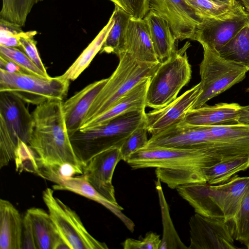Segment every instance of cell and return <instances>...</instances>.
Wrapping results in <instances>:
<instances>
[{"instance_id":"1","label":"cell","mask_w":249,"mask_h":249,"mask_svg":"<svg viewBox=\"0 0 249 249\" xmlns=\"http://www.w3.org/2000/svg\"><path fill=\"white\" fill-rule=\"evenodd\" d=\"M62 103L61 101L45 102L36 106L32 114L34 125L28 145L36 157L39 172L65 163L84 170V166L71 145Z\"/></svg>"},{"instance_id":"2","label":"cell","mask_w":249,"mask_h":249,"mask_svg":"<svg viewBox=\"0 0 249 249\" xmlns=\"http://www.w3.org/2000/svg\"><path fill=\"white\" fill-rule=\"evenodd\" d=\"M126 163L132 169L155 168L157 178L171 189L206 183L203 169L210 166L201 149L144 147L133 153Z\"/></svg>"},{"instance_id":"3","label":"cell","mask_w":249,"mask_h":249,"mask_svg":"<svg viewBox=\"0 0 249 249\" xmlns=\"http://www.w3.org/2000/svg\"><path fill=\"white\" fill-rule=\"evenodd\" d=\"M249 186V176L235 175L226 183L211 185L197 183L182 185L176 189L179 195L204 216L223 218L231 222Z\"/></svg>"},{"instance_id":"4","label":"cell","mask_w":249,"mask_h":249,"mask_svg":"<svg viewBox=\"0 0 249 249\" xmlns=\"http://www.w3.org/2000/svg\"><path fill=\"white\" fill-rule=\"evenodd\" d=\"M145 113V110L128 112L105 124L69 134L79 161L85 167L98 154L112 148H120L130 134L143 122Z\"/></svg>"},{"instance_id":"5","label":"cell","mask_w":249,"mask_h":249,"mask_svg":"<svg viewBox=\"0 0 249 249\" xmlns=\"http://www.w3.org/2000/svg\"><path fill=\"white\" fill-rule=\"evenodd\" d=\"M118 57V66L91 104L82 125L110 108L142 78L152 77L161 63L139 62L126 53Z\"/></svg>"},{"instance_id":"6","label":"cell","mask_w":249,"mask_h":249,"mask_svg":"<svg viewBox=\"0 0 249 249\" xmlns=\"http://www.w3.org/2000/svg\"><path fill=\"white\" fill-rule=\"evenodd\" d=\"M191 44L187 41L168 58L161 62L150 78L146 95V106L154 109L162 108L177 98L190 81L191 66L187 50Z\"/></svg>"},{"instance_id":"7","label":"cell","mask_w":249,"mask_h":249,"mask_svg":"<svg viewBox=\"0 0 249 249\" xmlns=\"http://www.w3.org/2000/svg\"><path fill=\"white\" fill-rule=\"evenodd\" d=\"M70 82L61 75L44 77L0 68V92L11 93L25 103L36 106L50 101H62Z\"/></svg>"},{"instance_id":"8","label":"cell","mask_w":249,"mask_h":249,"mask_svg":"<svg viewBox=\"0 0 249 249\" xmlns=\"http://www.w3.org/2000/svg\"><path fill=\"white\" fill-rule=\"evenodd\" d=\"M23 101L15 95L0 92V151L15 157L20 141L28 144L33 129L32 114Z\"/></svg>"},{"instance_id":"9","label":"cell","mask_w":249,"mask_h":249,"mask_svg":"<svg viewBox=\"0 0 249 249\" xmlns=\"http://www.w3.org/2000/svg\"><path fill=\"white\" fill-rule=\"evenodd\" d=\"M203 48V58L199 66L202 92L192 109L201 107L209 100L242 81L248 71L242 65Z\"/></svg>"},{"instance_id":"10","label":"cell","mask_w":249,"mask_h":249,"mask_svg":"<svg viewBox=\"0 0 249 249\" xmlns=\"http://www.w3.org/2000/svg\"><path fill=\"white\" fill-rule=\"evenodd\" d=\"M47 188L42 198L49 213L62 239L70 249H107L105 243L93 237L87 230L80 217L71 208Z\"/></svg>"},{"instance_id":"11","label":"cell","mask_w":249,"mask_h":249,"mask_svg":"<svg viewBox=\"0 0 249 249\" xmlns=\"http://www.w3.org/2000/svg\"><path fill=\"white\" fill-rule=\"evenodd\" d=\"M249 23V13L236 0L231 8L221 16L204 18L197 26L191 39L203 48L218 53L244 26Z\"/></svg>"},{"instance_id":"12","label":"cell","mask_w":249,"mask_h":249,"mask_svg":"<svg viewBox=\"0 0 249 249\" xmlns=\"http://www.w3.org/2000/svg\"><path fill=\"white\" fill-rule=\"evenodd\" d=\"M190 249H235L231 226L225 219L196 213L189 221Z\"/></svg>"},{"instance_id":"13","label":"cell","mask_w":249,"mask_h":249,"mask_svg":"<svg viewBox=\"0 0 249 249\" xmlns=\"http://www.w3.org/2000/svg\"><path fill=\"white\" fill-rule=\"evenodd\" d=\"M149 10L168 22L177 40L191 39L203 20L185 0H149Z\"/></svg>"},{"instance_id":"14","label":"cell","mask_w":249,"mask_h":249,"mask_svg":"<svg viewBox=\"0 0 249 249\" xmlns=\"http://www.w3.org/2000/svg\"><path fill=\"white\" fill-rule=\"evenodd\" d=\"M201 92L199 83L165 107L146 113L143 123L147 132L155 135L182 121Z\"/></svg>"},{"instance_id":"15","label":"cell","mask_w":249,"mask_h":249,"mask_svg":"<svg viewBox=\"0 0 249 249\" xmlns=\"http://www.w3.org/2000/svg\"><path fill=\"white\" fill-rule=\"evenodd\" d=\"M121 160L120 148L109 149L92 158L86 165L83 174L100 195L115 204H119L112 180L115 168Z\"/></svg>"},{"instance_id":"16","label":"cell","mask_w":249,"mask_h":249,"mask_svg":"<svg viewBox=\"0 0 249 249\" xmlns=\"http://www.w3.org/2000/svg\"><path fill=\"white\" fill-rule=\"evenodd\" d=\"M151 77L142 78L105 112L83 124L79 130H85L105 124L124 113L145 110L146 95Z\"/></svg>"},{"instance_id":"17","label":"cell","mask_w":249,"mask_h":249,"mask_svg":"<svg viewBox=\"0 0 249 249\" xmlns=\"http://www.w3.org/2000/svg\"><path fill=\"white\" fill-rule=\"evenodd\" d=\"M108 80L103 79L93 82L62 103L69 134L79 130L91 104Z\"/></svg>"},{"instance_id":"18","label":"cell","mask_w":249,"mask_h":249,"mask_svg":"<svg viewBox=\"0 0 249 249\" xmlns=\"http://www.w3.org/2000/svg\"><path fill=\"white\" fill-rule=\"evenodd\" d=\"M241 106L237 103H219L190 110L182 120L186 124L198 126H219L238 124Z\"/></svg>"},{"instance_id":"19","label":"cell","mask_w":249,"mask_h":249,"mask_svg":"<svg viewBox=\"0 0 249 249\" xmlns=\"http://www.w3.org/2000/svg\"><path fill=\"white\" fill-rule=\"evenodd\" d=\"M123 53H128L139 62L152 64L160 62L155 52L148 26L144 18H132L130 19Z\"/></svg>"},{"instance_id":"20","label":"cell","mask_w":249,"mask_h":249,"mask_svg":"<svg viewBox=\"0 0 249 249\" xmlns=\"http://www.w3.org/2000/svg\"><path fill=\"white\" fill-rule=\"evenodd\" d=\"M36 249H70L60 237L50 214L36 207L28 209Z\"/></svg>"},{"instance_id":"21","label":"cell","mask_w":249,"mask_h":249,"mask_svg":"<svg viewBox=\"0 0 249 249\" xmlns=\"http://www.w3.org/2000/svg\"><path fill=\"white\" fill-rule=\"evenodd\" d=\"M53 188L69 191L102 204L118 217L130 231H134L135 224L123 213L124 208L119 204L111 203L100 195L90 185L83 174L64 179L53 185Z\"/></svg>"},{"instance_id":"22","label":"cell","mask_w":249,"mask_h":249,"mask_svg":"<svg viewBox=\"0 0 249 249\" xmlns=\"http://www.w3.org/2000/svg\"><path fill=\"white\" fill-rule=\"evenodd\" d=\"M143 18L148 26L156 54L162 62L177 50V39L168 22L155 12L149 10Z\"/></svg>"},{"instance_id":"23","label":"cell","mask_w":249,"mask_h":249,"mask_svg":"<svg viewBox=\"0 0 249 249\" xmlns=\"http://www.w3.org/2000/svg\"><path fill=\"white\" fill-rule=\"evenodd\" d=\"M23 219L8 200H0V249H21Z\"/></svg>"},{"instance_id":"24","label":"cell","mask_w":249,"mask_h":249,"mask_svg":"<svg viewBox=\"0 0 249 249\" xmlns=\"http://www.w3.org/2000/svg\"><path fill=\"white\" fill-rule=\"evenodd\" d=\"M249 168V155L231 158L203 169L206 183L211 185L223 184L237 173Z\"/></svg>"},{"instance_id":"25","label":"cell","mask_w":249,"mask_h":249,"mask_svg":"<svg viewBox=\"0 0 249 249\" xmlns=\"http://www.w3.org/2000/svg\"><path fill=\"white\" fill-rule=\"evenodd\" d=\"M114 23L112 16L97 36L83 51L81 54L62 74L61 77L70 81L76 80L89 66L92 59L99 52L106 38Z\"/></svg>"},{"instance_id":"26","label":"cell","mask_w":249,"mask_h":249,"mask_svg":"<svg viewBox=\"0 0 249 249\" xmlns=\"http://www.w3.org/2000/svg\"><path fill=\"white\" fill-rule=\"evenodd\" d=\"M111 16L114 23L100 52L113 53L118 56L124 52L126 31L132 17L116 6Z\"/></svg>"},{"instance_id":"27","label":"cell","mask_w":249,"mask_h":249,"mask_svg":"<svg viewBox=\"0 0 249 249\" xmlns=\"http://www.w3.org/2000/svg\"><path fill=\"white\" fill-rule=\"evenodd\" d=\"M217 53L226 60L242 65L249 71V23L244 26Z\"/></svg>"},{"instance_id":"28","label":"cell","mask_w":249,"mask_h":249,"mask_svg":"<svg viewBox=\"0 0 249 249\" xmlns=\"http://www.w3.org/2000/svg\"><path fill=\"white\" fill-rule=\"evenodd\" d=\"M44 0H1L0 18L23 27L34 6Z\"/></svg>"},{"instance_id":"29","label":"cell","mask_w":249,"mask_h":249,"mask_svg":"<svg viewBox=\"0 0 249 249\" xmlns=\"http://www.w3.org/2000/svg\"><path fill=\"white\" fill-rule=\"evenodd\" d=\"M230 223L234 239L249 249V186L244 195L235 217Z\"/></svg>"},{"instance_id":"30","label":"cell","mask_w":249,"mask_h":249,"mask_svg":"<svg viewBox=\"0 0 249 249\" xmlns=\"http://www.w3.org/2000/svg\"><path fill=\"white\" fill-rule=\"evenodd\" d=\"M0 56L15 64L24 72L44 77H50L41 71L25 53L16 47L0 45Z\"/></svg>"},{"instance_id":"31","label":"cell","mask_w":249,"mask_h":249,"mask_svg":"<svg viewBox=\"0 0 249 249\" xmlns=\"http://www.w3.org/2000/svg\"><path fill=\"white\" fill-rule=\"evenodd\" d=\"M143 122L130 134L120 148L122 160L126 162L133 153L144 147L148 143V132Z\"/></svg>"},{"instance_id":"32","label":"cell","mask_w":249,"mask_h":249,"mask_svg":"<svg viewBox=\"0 0 249 249\" xmlns=\"http://www.w3.org/2000/svg\"><path fill=\"white\" fill-rule=\"evenodd\" d=\"M202 19L214 18L228 12L233 5H228L210 0H185Z\"/></svg>"},{"instance_id":"33","label":"cell","mask_w":249,"mask_h":249,"mask_svg":"<svg viewBox=\"0 0 249 249\" xmlns=\"http://www.w3.org/2000/svg\"><path fill=\"white\" fill-rule=\"evenodd\" d=\"M14 160L17 171L21 172L24 170L38 175L39 169L36 157L28 144L22 141L19 142Z\"/></svg>"},{"instance_id":"34","label":"cell","mask_w":249,"mask_h":249,"mask_svg":"<svg viewBox=\"0 0 249 249\" xmlns=\"http://www.w3.org/2000/svg\"><path fill=\"white\" fill-rule=\"evenodd\" d=\"M36 34L37 32L36 31H22L20 34L19 39V47L22 49L23 52L41 71L46 74H48L40 57L37 49L36 42L34 39V36Z\"/></svg>"},{"instance_id":"35","label":"cell","mask_w":249,"mask_h":249,"mask_svg":"<svg viewBox=\"0 0 249 249\" xmlns=\"http://www.w3.org/2000/svg\"><path fill=\"white\" fill-rule=\"evenodd\" d=\"M109 0L134 18L143 19L149 11V0Z\"/></svg>"},{"instance_id":"36","label":"cell","mask_w":249,"mask_h":249,"mask_svg":"<svg viewBox=\"0 0 249 249\" xmlns=\"http://www.w3.org/2000/svg\"><path fill=\"white\" fill-rule=\"evenodd\" d=\"M0 45L8 47H19V39L23 31L21 27L0 18Z\"/></svg>"},{"instance_id":"37","label":"cell","mask_w":249,"mask_h":249,"mask_svg":"<svg viewBox=\"0 0 249 249\" xmlns=\"http://www.w3.org/2000/svg\"><path fill=\"white\" fill-rule=\"evenodd\" d=\"M157 233L150 231L139 240L127 238L123 243L124 249H159L161 240Z\"/></svg>"},{"instance_id":"38","label":"cell","mask_w":249,"mask_h":249,"mask_svg":"<svg viewBox=\"0 0 249 249\" xmlns=\"http://www.w3.org/2000/svg\"><path fill=\"white\" fill-rule=\"evenodd\" d=\"M21 249H36L31 221L27 213L23 218Z\"/></svg>"},{"instance_id":"39","label":"cell","mask_w":249,"mask_h":249,"mask_svg":"<svg viewBox=\"0 0 249 249\" xmlns=\"http://www.w3.org/2000/svg\"><path fill=\"white\" fill-rule=\"evenodd\" d=\"M237 121L239 124L249 125V105L241 106Z\"/></svg>"},{"instance_id":"40","label":"cell","mask_w":249,"mask_h":249,"mask_svg":"<svg viewBox=\"0 0 249 249\" xmlns=\"http://www.w3.org/2000/svg\"><path fill=\"white\" fill-rule=\"evenodd\" d=\"M212 1L219 3H222V4H225L228 5H232L234 3L235 1L236 0H210Z\"/></svg>"},{"instance_id":"41","label":"cell","mask_w":249,"mask_h":249,"mask_svg":"<svg viewBox=\"0 0 249 249\" xmlns=\"http://www.w3.org/2000/svg\"><path fill=\"white\" fill-rule=\"evenodd\" d=\"M246 11L249 13V0H240Z\"/></svg>"},{"instance_id":"42","label":"cell","mask_w":249,"mask_h":249,"mask_svg":"<svg viewBox=\"0 0 249 249\" xmlns=\"http://www.w3.org/2000/svg\"><path fill=\"white\" fill-rule=\"evenodd\" d=\"M247 91L249 92V88L247 89Z\"/></svg>"}]
</instances>
